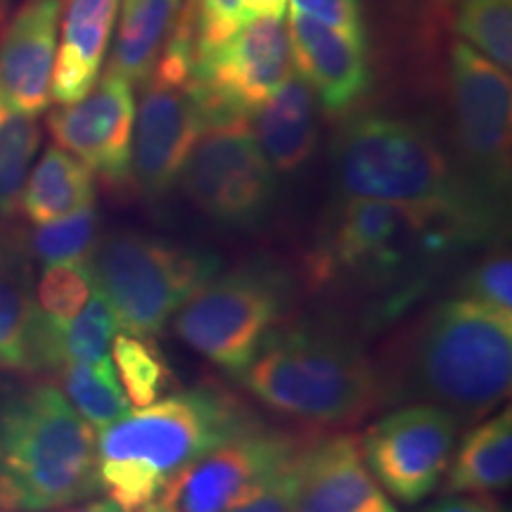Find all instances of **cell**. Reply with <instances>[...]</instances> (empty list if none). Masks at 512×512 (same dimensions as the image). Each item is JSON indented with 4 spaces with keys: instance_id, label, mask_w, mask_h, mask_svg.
<instances>
[{
    "instance_id": "6da1fadb",
    "label": "cell",
    "mask_w": 512,
    "mask_h": 512,
    "mask_svg": "<svg viewBox=\"0 0 512 512\" xmlns=\"http://www.w3.org/2000/svg\"><path fill=\"white\" fill-rule=\"evenodd\" d=\"M489 228L446 209L347 197L320 233L309 273L318 285L382 294L384 316H392L422 292L439 261Z\"/></svg>"
},
{
    "instance_id": "7a4b0ae2",
    "label": "cell",
    "mask_w": 512,
    "mask_h": 512,
    "mask_svg": "<svg viewBox=\"0 0 512 512\" xmlns=\"http://www.w3.org/2000/svg\"><path fill=\"white\" fill-rule=\"evenodd\" d=\"M252 425L247 408L216 384L128 411L95 439L100 494L121 512H136L162 496L185 467Z\"/></svg>"
},
{
    "instance_id": "3957f363",
    "label": "cell",
    "mask_w": 512,
    "mask_h": 512,
    "mask_svg": "<svg viewBox=\"0 0 512 512\" xmlns=\"http://www.w3.org/2000/svg\"><path fill=\"white\" fill-rule=\"evenodd\" d=\"M95 430L60 389L0 403V512H50L100 494Z\"/></svg>"
},
{
    "instance_id": "277c9868",
    "label": "cell",
    "mask_w": 512,
    "mask_h": 512,
    "mask_svg": "<svg viewBox=\"0 0 512 512\" xmlns=\"http://www.w3.org/2000/svg\"><path fill=\"white\" fill-rule=\"evenodd\" d=\"M238 377L264 406L323 427L356 425L384 396L382 377L363 349L313 325L273 332Z\"/></svg>"
},
{
    "instance_id": "5b68a950",
    "label": "cell",
    "mask_w": 512,
    "mask_h": 512,
    "mask_svg": "<svg viewBox=\"0 0 512 512\" xmlns=\"http://www.w3.org/2000/svg\"><path fill=\"white\" fill-rule=\"evenodd\" d=\"M332 171L344 197L446 209L489 221L479 185L465 183L425 126L361 114L349 119L332 147Z\"/></svg>"
},
{
    "instance_id": "8992f818",
    "label": "cell",
    "mask_w": 512,
    "mask_h": 512,
    "mask_svg": "<svg viewBox=\"0 0 512 512\" xmlns=\"http://www.w3.org/2000/svg\"><path fill=\"white\" fill-rule=\"evenodd\" d=\"M512 320L456 297L427 313L408 354V384L456 418H482L510 394Z\"/></svg>"
},
{
    "instance_id": "52a82bcc",
    "label": "cell",
    "mask_w": 512,
    "mask_h": 512,
    "mask_svg": "<svg viewBox=\"0 0 512 512\" xmlns=\"http://www.w3.org/2000/svg\"><path fill=\"white\" fill-rule=\"evenodd\" d=\"M91 273L119 328L128 335L155 337L192 294L221 273V259L209 249L119 230L98 242Z\"/></svg>"
},
{
    "instance_id": "ba28073f",
    "label": "cell",
    "mask_w": 512,
    "mask_h": 512,
    "mask_svg": "<svg viewBox=\"0 0 512 512\" xmlns=\"http://www.w3.org/2000/svg\"><path fill=\"white\" fill-rule=\"evenodd\" d=\"M290 280L271 266L249 264L219 273L176 311L178 339L226 370L242 375L290 309Z\"/></svg>"
},
{
    "instance_id": "9c48e42d",
    "label": "cell",
    "mask_w": 512,
    "mask_h": 512,
    "mask_svg": "<svg viewBox=\"0 0 512 512\" xmlns=\"http://www.w3.org/2000/svg\"><path fill=\"white\" fill-rule=\"evenodd\" d=\"M290 74L287 24L283 17H261L221 46L195 57L188 83L209 131L249 124V117L261 110Z\"/></svg>"
},
{
    "instance_id": "30bf717a",
    "label": "cell",
    "mask_w": 512,
    "mask_h": 512,
    "mask_svg": "<svg viewBox=\"0 0 512 512\" xmlns=\"http://www.w3.org/2000/svg\"><path fill=\"white\" fill-rule=\"evenodd\" d=\"M178 181L204 216L226 228L259 226L278 195L273 164L247 124L204 131Z\"/></svg>"
},
{
    "instance_id": "8fae6325",
    "label": "cell",
    "mask_w": 512,
    "mask_h": 512,
    "mask_svg": "<svg viewBox=\"0 0 512 512\" xmlns=\"http://www.w3.org/2000/svg\"><path fill=\"white\" fill-rule=\"evenodd\" d=\"M306 441L294 434L247 427L204 453L164 489L178 512H226L259 496L294 465Z\"/></svg>"
},
{
    "instance_id": "7c38bea8",
    "label": "cell",
    "mask_w": 512,
    "mask_h": 512,
    "mask_svg": "<svg viewBox=\"0 0 512 512\" xmlns=\"http://www.w3.org/2000/svg\"><path fill=\"white\" fill-rule=\"evenodd\" d=\"M456 434V415L434 403H415L377 420L358 444L387 496L413 505L437 491L451 463Z\"/></svg>"
},
{
    "instance_id": "4fadbf2b",
    "label": "cell",
    "mask_w": 512,
    "mask_h": 512,
    "mask_svg": "<svg viewBox=\"0 0 512 512\" xmlns=\"http://www.w3.org/2000/svg\"><path fill=\"white\" fill-rule=\"evenodd\" d=\"M451 105L456 138L479 178V188L501 190L510 164V76L472 46L451 48Z\"/></svg>"
},
{
    "instance_id": "5bb4252c",
    "label": "cell",
    "mask_w": 512,
    "mask_h": 512,
    "mask_svg": "<svg viewBox=\"0 0 512 512\" xmlns=\"http://www.w3.org/2000/svg\"><path fill=\"white\" fill-rule=\"evenodd\" d=\"M133 124V86L110 69L81 100L48 114V131L57 147L81 159L110 188H126L131 181Z\"/></svg>"
},
{
    "instance_id": "9a60e30c",
    "label": "cell",
    "mask_w": 512,
    "mask_h": 512,
    "mask_svg": "<svg viewBox=\"0 0 512 512\" xmlns=\"http://www.w3.org/2000/svg\"><path fill=\"white\" fill-rule=\"evenodd\" d=\"M204 131L207 124L190 83L152 76L131 140V181L140 195L147 200L169 195Z\"/></svg>"
},
{
    "instance_id": "2e32d148",
    "label": "cell",
    "mask_w": 512,
    "mask_h": 512,
    "mask_svg": "<svg viewBox=\"0 0 512 512\" xmlns=\"http://www.w3.org/2000/svg\"><path fill=\"white\" fill-rule=\"evenodd\" d=\"M290 46L299 76L318 95L328 117H349L373 88L368 41L290 12Z\"/></svg>"
},
{
    "instance_id": "e0dca14e",
    "label": "cell",
    "mask_w": 512,
    "mask_h": 512,
    "mask_svg": "<svg viewBox=\"0 0 512 512\" xmlns=\"http://www.w3.org/2000/svg\"><path fill=\"white\" fill-rule=\"evenodd\" d=\"M294 512H399L351 434L306 441L297 463Z\"/></svg>"
},
{
    "instance_id": "ac0fdd59",
    "label": "cell",
    "mask_w": 512,
    "mask_h": 512,
    "mask_svg": "<svg viewBox=\"0 0 512 512\" xmlns=\"http://www.w3.org/2000/svg\"><path fill=\"white\" fill-rule=\"evenodd\" d=\"M62 0H24L0 34V105L38 117L50 105Z\"/></svg>"
},
{
    "instance_id": "d6986e66",
    "label": "cell",
    "mask_w": 512,
    "mask_h": 512,
    "mask_svg": "<svg viewBox=\"0 0 512 512\" xmlns=\"http://www.w3.org/2000/svg\"><path fill=\"white\" fill-rule=\"evenodd\" d=\"M119 0H67L62 19V41L55 55L50 100L72 105L100 79Z\"/></svg>"
},
{
    "instance_id": "ffe728a7",
    "label": "cell",
    "mask_w": 512,
    "mask_h": 512,
    "mask_svg": "<svg viewBox=\"0 0 512 512\" xmlns=\"http://www.w3.org/2000/svg\"><path fill=\"white\" fill-rule=\"evenodd\" d=\"M119 320L110 302L95 287L91 299L69 323H55L41 311H34L27 337L24 370H57L69 363L98 361L107 356L112 339L119 332Z\"/></svg>"
},
{
    "instance_id": "44dd1931",
    "label": "cell",
    "mask_w": 512,
    "mask_h": 512,
    "mask_svg": "<svg viewBox=\"0 0 512 512\" xmlns=\"http://www.w3.org/2000/svg\"><path fill=\"white\" fill-rule=\"evenodd\" d=\"M254 117V138L273 169L294 174L309 162L316 147V98L302 76L290 74Z\"/></svg>"
},
{
    "instance_id": "7402d4cb",
    "label": "cell",
    "mask_w": 512,
    "mask_h": 512,
    "mask_svg": "<svg viewBox=\"0 0 512 512\" xmlns=\"http://www.w3.org/2000/svg\"><path fill=\"white\" fill-rule=\"evenodd\" d=\"M512 477V411L467 432L444 482V496H484L510 486Z\"/></svg>"
},
{
    "instance_id": "603a6c76",
    "label": "cell",
    "mask_w": 512,
    "mask_h": 512,
    "mask_svg": "<svg viewBox=\"0 0 512 512\" xmlns=\"http://www.w3.org/2000/svg\"><path fill=\"white\" fill-rule=\"evenodd\" d=\"M95 207V176L81 159L62 147H48L19 197L31 223H50Z\"/></svg>"
},
{
    "instance_id": "cb8c5ba5",
    "label": "cell",
    "mask_w": 512,
    "mask_h": 512,
    "mask_svg": "<svg viewBox=\"0 0 512 512\" xmlns=\"http://www.w3.org/2000/svg\"><path fill=\"white\" fill-rule=\"evenodd\" d=\"M183 0H136L124 8L110 57V72L131 86H147L174 31Z\"/></svg>"
},
{
    "instance_id": "d4e9b609",
    "label": "cell",
    "mask_w": 512,
    "mask_h": 512,
    "mask_svg": "<svg viewBox=\"0 0 512 512\" xmlns=\"http://www.w3.org/2000/svg\"><path fill=\"white\" fill-rule=\"evenodd\" d=\"M60 380L74 411L98 432L117 422L131 408L119 384L117 368L107 356L98 361L69 363L62 368Z\"/></svg>"
},
{
    "instance_id": "484cf974",
    "label": "cell",
    "mask_w": 512,
    "mask_h": 512,
    "mask_svg": "<svg viewBox=\"0 0 512 512\" xmlns=\"http://www.w3.org/2000/svg\"><path fill=\"white\" fill-rule=\"evenodd\" d=\"M36 304L31 297L27 264L17 249H0V363L24 370L27 337Z\"/></svg>"
},
{
    "instance_id": "4316f807",
    "label": "cell",
    "mask_w": 512,
    "mask_h": 512,
    "mask_svg": "<svg viewBox=\"0 0 512 512\" xmlns=\"http://www.w3.org/2000/svg\"><path fill=\"white\" fill-rule=\"evenodd\" d=\"M41 145L36 117L0 105V216L19 209L31 159Z\"/></svg>"
},
{
    "instance_id": "83f0119b",
    "label": "cell",
    "mask_w": 512,
    "mask_h": 512,
    "mask_svg": "<svg viewBox=\"0 0 512 512\" xmlns=\"http://www.w3.org/2000/svg\"><path fill=\"white\" fill-rule=\"evenodd\" d=\"M114 368L119 370L121 382L126 387L128 403L143 408L159 401L174 382L169 363L155 347L152 337L117 335L112 339Z\"/></svg>"
},
{
    "instance_id": "f1b7e54d",
    "label": "cell",
    "mask_w": 512,
    "mask_h": 512,
    "mask_svg": "<svg viewBox=\"0 0 512 512\" xmlns=\"http://www.w3.org/2000/svg\"><path fill=\"white\" fill-rule=\"evenodd\" d=\"M100 242V219L95 207L81 209L64 219L38 223L29 235L31 254L43 268L57 264H91Z\"/></svg>"
},
{
    "instance_id": "f546056e",
    "label": "cell",
    "mask_w": 512,
    "mask_h": 512,
    "mask_svg": "<svg viewBox=\"0 0 512 512\" xmlns=\"http://www.w3.org/2000/svg\"><path fill=\"white\" fill-rule=\"evenodd\" d=\"M458 34L503 72L512 64V0H465L458 12Z\"/></svg>"
},
{
    "instance_id": "4dcf8cb0",
    "label": "cell",
    "mask_w": 512,
    "mask_h": 512,
    "mask_svg": "<svg viewBox=\"0 0 512 512\" xmlns=\"http://www.w3.org/2000/svg\"><path fill=\"white\" fill-rule=\"evenodd\" d=\"M95 290L91 264H57L43 268L36 287V309L55 323H69Z\"/></svg>"
},
{
    "instance_id": "1f68e13d",
    "label": "cell",
    "mask_w": 512,
    "mask_h": 512,
    "mask_svg": "<svg viewBox=\"0 0 512 512\" xmlns=\"http://www.w3.org/2000/svg\"><path fill=\"white\" fill-rule=\"evenodd\" d=\"M460 297L482 304L484 309L512 320V259L508 252L486 256L465 278Z\"/></svg>"
},
{
    "instance_id": "d6a6232c",
    "label": "cell",
    "mask_w": 512,
    "mask_h": 512,
    "mask_svg": "<svg viewBox=\"0 0 512 512\" xmlns=\"http://www.w3.org/2000/svg\"><path fill=\"white\" fill-rule=\"evenodd\" d=\"M292 12L306 15L325 27L368 41L366 12L361 0H292Z\"/></svg>"
},
{
    "instance_id": "836d02e7",
    "label": "cell",
    "mask_w": 512,
    "mask_h": 512,
    "mask_svg": "<svg viewBox=\"0 0 512 512\" xmlns=\"http://www.w3.org/2000/svg\"><path fill=\"white\" fill-rule=\"evenodd\" d=\"M294 496H297V472L292 465L278 482H273L259 496L249 498L247 503L226 512H294Z\"/></svg>"
},
{
    "instance_id": "e575fe53",
    "label": "cell",
    "mask_w": 512,
    "mask_h": 512,
    "mask_svg": "<svg viewBox=\"0 0 512 512\" xmlns=\"http://www.w3.org/2000/svg\"><path fill=\"white\" fill-rule=\"evenodd\" d=\"M427 512H498V508L491 501H486V498L456 494L434 503Z\"/></svg>"
},
{
    "instance_id": "d590c367",
    "label": "cell",
    "mask_w": 512,
    "mask_h": 512,
    "mask_svg": "<svg viewBox=\"0 0 512 512\" xmlns=\"http://www.w3.org/2000/svg\"><path fill=\"white\" fill-rule=\"evenodd\" d=\"M249 19H261V17H283L287 0H242Z\"/></svg>"
},
{
    "instance_id": "8d00e7d4",
    "label": "cell",
    "mask_w": 512,
    "mask_h": 512,
    "mask_svg": "<svg viewBox=\"0 0 512 512\" xmlns=\"http://www.w3.org/2000/svg\"><path fill=\"white\" fill-rule=\"evenodd\" d=\"M50 512H121V510L110 501V498H107V501L74 503V505H67V508H57V510H50Z\"/></svg>"
},
{
    "instance_id": "74e56055",
    "label": "cell",
    "mask_w": 512,
    "mask_h": 512,
    "mask_svg": "<svg viewBox=\"0 0 512 512\" xmlns=\"http://www.w3.org/2000/svg\"><path fill=\"white\" fill-rule=\"evenodd\" d=\"M136 512H178V508L166 496H159V498H155V501L143 505V508Z\"/></svg>"
},
{
    "instance_id": "f35d334b",
    "label": "cell",
    "mask_w": 512,
    "mask_h": 512,
    "mask_svg": "<svg viewBox=\"0 0 512 512\" xmlns=\"http://www.w3.org/2000/svg\"><path fill=\"white\" fill-rule=\"evenodd\" d=\"M136 3V0H124V8H128V5H133Z\"/></svg>"
}]
</instances>
